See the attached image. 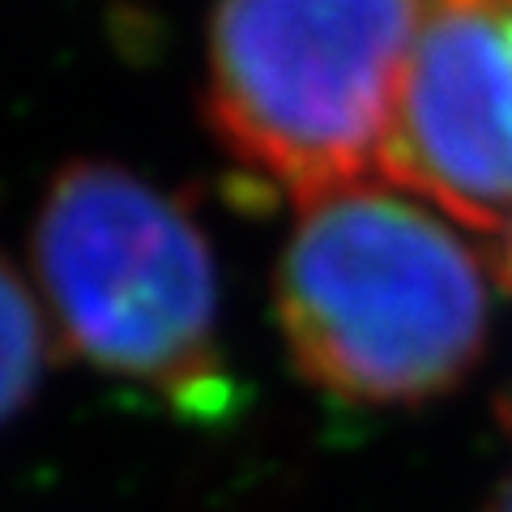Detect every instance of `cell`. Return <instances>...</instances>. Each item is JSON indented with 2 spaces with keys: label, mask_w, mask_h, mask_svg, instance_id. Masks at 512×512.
Returning <instances> with one entry per match:
<instances>
[{
  "label": "cell",
  "mask_w": 512,
  "mask_h": 512,
  "mask_svg": "<svg viewBox=\"0 0 512 512\" xmlns=\"http://www.w3.org/2000/svg\"><path fill=\"white\" fill-rule=\"evenodd\" d=\"M423 0H218L205 116L227 158L286 201L376 180Z\"/></svg>",
  "instance_id": "cell-3"
},
{
  "label": "cell",
  "mask_w": 512,
  "mask_h": 512,
  "mask_svg": "<svg viewBox=\"0 0 512 512\" xmlns=\"http://www.w3.org/2000/svg\"><path fill=\"white\" fill-rule=\"evenodd\" d=\"M35 269L77 359L197 419L231 406L214 248L146 175L107 158L60 167L35 214Z\"/></svg>",
  "instance_id": "cell-2"
},
{
  "label": "cell",
  "mask_w": 512,
  "mask_h": 512,
  "mask_svg": "<svg viewBox=\"0 0 512 512\" xmlns=\"http://www.w3.org/2000/svg\"><path fill=\"white\" fill-rule=\"evenodd\" d=\"M52 359V333L39 295L0 256V427H9L35 402Z\"/></svg>",
  "instance_id": "cell-5"
},
{
  "label": "cell",
  "mask_w": 512,
  "mask_h": 512,
  "mask_svg": "<svg viewBox=\"0 0 512 512\" xmlns=\"http://www.w3.org/2000/svg\"><path fill=\"white\" fill-rule=\"evenodd\" d=\"M491 261H495V274H500L504 286L512 291V231L504 239H495V256H491Z\"/></svg>",
  "instance_id": "cell-6"
},
{
  "label": "cell",
  "mask_w": 512,
  "mask_h": 512,
  "mask_svg": "<svg viewBox=\"0 0 512 512\" xmlns=\"http://www.w3.org/2000/svg\"><path fill=\"white\" fill-rule=\"evenodd\" d=\"M495 261L423 197L359 180L295 210L278 329L303 380L367 410L427 406L478 367Z\"/></svg>",
  "instance_id": "cell-1"
},
{
  "label": "cell",
  "mask_w": 512,
  "mask_h": 512,
  "mask_svg": "<svg viewBox=\"0 0 512 512\" xmlns=\"http://www.w3.org/2000/svg\"><path fill=\"white\" fill-rule=\"evenodd\" d=\"M491 512H512V474L504 478V487L495 491V500H491Z\"/></svg>",
  "instance_id": "cell-7"
},
{
  "label": "cell",
  "mask_w": 512,
  "mask_h": 512,
  "mask_svg": "<svg viewBox=\"0 0 512 512\" xmlns=\"http://www.w3.org/2000/svg\"><path fill=\"white\" fill-rule=\"evenodd\" d=\"M380 180L466 231H512V0H423Z\"/></svg>",
  "instance_id": "cell-4"
}]
</instances>
